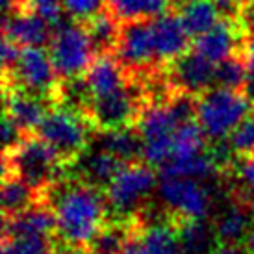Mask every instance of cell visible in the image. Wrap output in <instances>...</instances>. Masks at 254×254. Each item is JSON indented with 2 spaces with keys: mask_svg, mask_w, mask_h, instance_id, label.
Masks as SVG:
<instances>
[{
  "mask_svg": "<svg viewBox=\"0 0 254 254\" xmlns=\"http://www.w3.org/2000/svg\"><path fill=\"white\" fill-rule=\"evenodd\" d=\"M41 202H47L56 215V240L74 247L87 249L110 219L104 190L72 173H65L43 195Z\"/></svg>",
  "mask_w": 254,
  "mask_h": 254,
  "instance_id": "6da1fadb",
  "label": "cell"
},
{
  "mask_svg": "<svg viewBox=\"0 0 254 254\" xmlns=\"http://www.w3.org/2000/svg\"><path fill=\"white\" fill-rule=\"evenodd\" d=\"M36 134L52 148L62 167L69 171L89 150L97 132L84 113L54 106L43 119Z\"/></svg>",
  "mask_w": 254,
  "mask_h": 254,
  "instance_id": "7a4b0ae2",
  "label": "cell"
},
{
  "mask_svg": "<svg viewBox=\"0 0 254 254\" xmlns=\"http://www.w3.org/2000/svg\"><path fill=\"white\" fill-rule=\"evenodd\" d=\"M65 173L52 148L37 134L26 135L15 150L2 156V175H15L36 191L39 200Z\"/></svg>",
  "mask_w": 254,
  "mask_h": 254,
  "instance_id": "3957f363",
  "label": "cell"
},
{
  "mask_svg": "<svg viewBox=\"0 0 254 254\" xmlns=\"http://www.w3.org/2000/svg\"><path fill=\"white\" fill-rule=\"evenodd\" d=\"M156 167L147 162L128 163L123 167L113 182L106 188V200L110 208V219L132 223L148 206L152 193L158 190Z\"/></svg>",
  "mask_w": 254,
  "mask_h": 254,
  "instance_id": "277c9868",
  "label": "cell"
},
{
  "mask_svg": "<svg viewBox=\"0 0 254 254\" xmlns=\"http://www.w3.org/2000/svg\"><path fill=\"white\" fill-rule=\"evenodd\" d=\"M145 104H147V95L143 80L130 76L128 84L119 87L117 91L91 97L85 117L97 134L135 128Z\"/></svg>",
  "mask_w": 254,
  "mask_h": 254,
  "instance_id": "5b68a950",
  "label": "cell"
},
{
  "mask_svg": "<svg viewBox=\"0 0 254 254\" xmlns=\"http://www.w3.org/2000/svg\"><path fill=\"white\" fill-rule=\"evenodd\" d=\"M254 106L243 91L212 87L197 99V121L210 143L228 139Z\"/></svg>",
  "mask_w": 254,
  "mask_h": 254,
  "instance_id": "8992f818",
  "label": "cell"
},
{
  "mask_svg": "<svg viewBox=\"0 0 254 254\" xmlns=\"http://www.w3.org/2000/svg\"><path fill=\"white\" fill-rule=\"evenodd\" d=\"M2 87H15L34 97L47 100L50 106H58L62 78L58 76L50 54L45 49L21 50V58L9 74H2Z\"/></svg>",
  "mask_w": 254,
  "mask_h": 254,
  "instance_id": "52a82bcc",
  "label": "cell"
},
{
  "mask_svg": "<svg viewBox=\"0 0 254 254\" xmlns=\"http://www.w3.org/2000/svg\"><path fill=\"white\" fill-rule=\"evenodd\" d=\"M215 191L217 188L202 180L160 175L156 193L163 210L178 221H206L213 208Z\"/></svg>",
  "mask_w": 254,
  "mask_h": 254,
  "instance_id": "ba28073f",
  "label": "cell"
},
{
  "mask_svg": "<svg viewBox=\"0 0 254 254\" xmlns=\"http://www.w3.org/2000/svg\"><path fill=\"white\" fill-rule=\"evenodd\" d=\"M49 54L62 80L85 76L97 60V52L85 26L74 21L64 22L54 30Z\"/></svg>",
  "mask_w": 254,
  "mask_h": 254,
  "instance_id": "9c48e42d",
  "label": "cell"
},
{
  "mask_svg": "<svg viewBox=\"0 0 254 254\" xmlns=\"http://www.w3.org/2000/svg\"><path fill=\"white\" fill-rule=\"evenodd\" d=\"M115 56L130 76L147 80L163 71L158 62L152 34V21H137L123 24Z\"/></svg>",
  "mask_w": 254,
  "mask_h": 254,
  "instance_id": "30bf717a",
  "label": "cell"
},
{
  "mask_svg": "<svg viewBox=\"0 0 254 254\" xmlns=\"http://www.w3.org/2000/svg\"><path fill=\"white\" fill-rule=\"evenodd\" d=\"M178 123L165 102H147L137 123L143 139V160L156 169H162L173 152V139Z\"/></svg>",
  "mask_w": 254,
  "mask_h": 254,
  "instance_id": "8fae6325",
  "label": "cell"
},
{
  "mask_svg": "<svg viewBox=\"0 0 254 254\" xmlns=\"http://www.w3.org/2000/svg\"><path fill=\"white\" fill-rule=\"evenodd\" d=\"M215 67L217 65L191 49L169 67H165V74L171 87L190 93L193 97H200L202 93L215 87Z\"/></svg>",
  "mask_w": 254,
  "mask_h": 254,
  "instance_id": "7c38bea8",
  "label": "cell"
},
{
  "mask_svg": "<svg viewBox=\"0 0 254 254\" xmlns=\"http://www.w3.org/2000/svg\"><path fill=\"white\" fill-rule=\"evenodd\" d=\"M245 39H247V34L240 21L221 19L210 32H206L204 36L197 37L193 41V49L200 56L217 65L225 62L226 58L241 52Z\"/></svg>",
  "mask_w": 254,
  "mask_h": 254,
  "instance_id": "4fadbf2b",
  "label": "cell"
},
{
  "mask_svg": "<svg viewBox=\"0 0 254 254\" xmlns=\"http://www.w3.org/2000/svg\"><path fill=\"white\" fill-rule=\"evenodd\" d=\"M152 34H154L158 62L163 69L169 67L173 62H177L178 58L193 49L191 36L188 34L177 9H171L167 13H163L162 17L154 19L152 21Z\"/></svg>",
  "mask_w": 254,
  "mask_h": 254,
  "instance_id": "5bb4252c",
  "label": "cell"
},
{
  "mask_svg": "<svg viewBox=\"0 0 254 254\" xmlns=\"http://www.w3.org/2000/svg\"><path fill=\"white\" fill-rule=\"evenodd\" d=\"M4 39L13 41L21 49H45L49 47L54 36V30L43 17L34 11H21V13L4 15L2 26Z\"/></svg>",
  "mask_w": 254,
  "mask_h": 254,
  "instance_id": "9a60e30c",
  "label": "cell"
},
{
  "mask_svg": "<svg viewBox=\"0 0 254 254\" xmlns=\"http://www.w3.org/2000/svg\"><path fill=\"white\" fill-rule=\"evenodd\" d=\"M4 115H7L24 134H36L43 119L52 110L47 100L15 87H2Z\"/></svg>",
  "mask_w": 254,
  "mask_h": 254,
  "instance_id": "2e32d148",
  "label": "cell"
},
{
  "mask_svg": "<svg viewBox=\"0 0 254 254\" xmlns=\"http://www.w3.org/2000/svg\"><path fill=\"white\" fill-rule=\"evenodd\" d=\"M127 163L119 160L117 156L108 152L104 148L89 147L80 162L71 167L72 175H76L80 180L91 184L95 188L106 191V188L113 182V178L119 175Z\"/></svg>",
  "mask_w": 254,
  "mask_h": 254,
  "instance_id": "e0dca14e",
  "label": "cell"
},
{
  "mask_svg": "<svg viewBox=\"0 0 254 254\" xmlns=\"http://www.w3.org/2000/svg\"><path fill=\"white\" fill-rule=\"evenodd\" d=\"M254 223V210L240 202L228 200L223 213L213 223L221 247H245Z\"/></svg>",
  "mask_w": 254,
  "mask_h": 254,
  "instance_id": "ac0fdd59",
  "label": "cell"
},
{
  "mask_svg": "<svg viewBox=\"0 0 254 254\" xmlns=\"http://www.w3.org/2000/svg\"><path fill=\"white\" fill-rule=\"evenodd\" d=\"M21 236L56 238V215L47 202H37L26 212L4 219L2 238H21Z\"/></svg>",
  "mask_w": 254,
  "mask_h": 254,
  "instance_id": "d6986e66",
  "label": "cell"
},
{
  "mask_svg": "<svg viewBox=\"0 0 254 254\" xmlns=\"http://www.w3.org/2000/svg\"><path fill=\"white\" fill-rule=\"evenodd\" d=\"M128 80H130V74L121 65L115 54L97 56L91 69L85 74V82H87L91 97H100L106 93L117 91L119 87L128 84Z\"/></svg>",
  "mask_w": 254,
  "mask_h": 254,
  "instance_id": "ffe728a7",
  "label": "cell"
},
{
  "mask_svg": "<svg viewBox=\"0 0 254 254\" xmlns=\"http://www.w3.org/2000/svg\"><path fill=\"white\" fill-rule=\"evenodd\" d=\"M91 147L104 148L119 160L127 163L145 162L143 160V139L137 127L125 128L117 132H106V134H95Z\"/></svg>",
  "mask_w": 254,
  "mask_h": 254,
  "instance_id": "44dd1931",
  "label": "cell"
},
{
  "mask_svg": "<svg viewBox=\"0 0 254 254\" xmlns=\"http://www.w3.org/2000/svg\"><path fill=\"white\" fill-rule=\"evenodd\" d=\"M108 9L121 24L154 21L173 9V0H108Z\"/></svg>",
  "mask_w": 254,
  "mask_h": 254,
  "instance_id": "7402d4cb",
  "label": "cell"
},
{
  "mask_svg": "<svg viewBox=\"0 0 254 254\" xmlns=\"http://www.w3.org/2000/svg\"><path fill=\"white\" fill-rule=\"evenodd\" d=\"M208 137L204 135L202 128L198 125V121H190L184 123L177 128L175 139H173V152L167 163H180L193 160L197 156L208 152ZM165 163V165H167ZM160 171V169H158Z\"/></svg>",
  "mask_w": 254,
  "mask_h": 254,
  "instance_id": "603a6c76",
  "label": "cell"
},
{
  "mask_svg": "<svg viewBox=\"0 0 254 254\" xmlns=\"http://www.w3.org/2000/svg\"><path fill=\"white\" fill-rule=\"evenodd\" d=\"M178 236L184 254H215L221 247L215 228L206 221H182Z\"/></svg>",
  "mask_w": 254,
  "mask_h": 254,
  "instance_id": "cb8c5ba5",
  "label": "cell"
},
{
  "mask_svg": "<svg viewBox=\"0 0 254 254\" xmlns=\"http://www.w3.org/2000/svg\"><path fill=\"white\" fill-rule=\"evenodd\" d=\"M191 39L204 36L221 21V15L213 0H191L177 9Z\"/></svg>",
  "mask_w": 254,
  "mask_h": 254,
  "instance_id": "d4e9b609",
  "label": "cell"
},
{
  "mask_svg": "<svg viewBox=\"0 0 254 254\" xmlns=\"http://www.w3.org/2000/svg\"><path fill=\"white\" fill-rule=\"evenodd\" d=\"M84 26L87 30V34H89V37H91V43L93 47H95L97 56L115 54L121 39L123 24L113 17L110 9L102 11L97 17H93L91 21L85 22Z\"/></svg>",
  "mask_w": 254,
  "mask_h": 254,
  "instance_id": "484cf974",
  "label": "cell"
},
{
  "mask_svg": "<svg viewBox=\"0 0 254 254\" xmlns=\"http://www.w3.org/2000/svg\"><path fill=\"white\" fill-rule=\"evenodd\" d=\"M41 202L37 193L15 175H2V219L15 217Z\"/></svg>",
  "mask_w": 254,
  "mask_h": 254,
  "instance_id": "4316f807",
  "label": "cell"
},
{
  "mask_svg": "<svg viewBox=\"0 0 254 254\" xmlns=\"http://www.w3.org/2000/svg\"><path fill=\"white\" fill-rule=\"evenodd\" d=\"M135 230V221L125 223L108 219V223L99 230V234L87 245V254H119L128 238Z\"/></svg>",
  "mask_w": 254,
  "mask_h": 254,
  "instance_id": "83f0119b",
  "label": "cell"
},
{
  "mask_svg": "<svg viewBox=\"0 0 254 254\" xmlns=\"http://www.w3.org/2000/svg\"><path fill=\"white\" fill-rule=\"evenodd\" d=\"M247 62L243 56V50L226 58L225 62L215 67V87H225L234 91H243L247 84Z\"/></svg>",
  "mask_w": 254,
  "mask_h": 254,
  "instance_id": "f1b7e54d",
  "label": "cell"
},
{
  "mask_svg": "<svg viewBox=\"0 0 254 254\" xmlns=\"http://www.w3.org/2000/svg\"><path fill=\"white\" fill-rule=\"evenodd\" d=\"M54 241L50 236L2 238V254H54Z\"/></svg>",
  "mask_w": 254,
  "mask_h": 254,
  "instance_id": "f546056e",
  "label": "cell"
},
{
  "mask_svg": "<svg viewBox=\"0 0 254 254\" xmlns=\"http://www.w3.org/2000/svg\"><path fill=\"white\" fill-rule=\"evenodd\" d=\"M226 143L236 158L254 156V110L234 128Z\"/></svg>",
  "mask_w": 254,
  "mask_h": 254,
  "instance_id": "4dcf8cb0",
  "label": "cell"
},
{
  "mask_svg": "<svg viewBox=\"0 0 254 254\" xmlns=\"http://www.w3.org/2000/svg\"><path fill=\"white\" fill-rule=\"evenodd\" d=\"M62 6L65 13L71 17V21L85 24L93 17L106 11L108 0H62Z\"/></svg>",
  "mask_w": 254,
  "mask_h": 254,
  "instance_id": "1f68e13d",
  "label": "cell"
},
{
  "mask_svg": "<svg viewBox=\"0 0 254 254\" xmlns=\"http://www.w3.org/2000/svg\"><path fill=\"white\" fill-rule=\"evenodd\" d=\"M26 7L49 22L50 26L64 24V6L62 0H26Z\"/></svg>",
  "mask_w": 254,
  "mask_h": 254,
  "instance_id": "d6a6232c",
  "label": "cell"
},
{
  "mask_svg": "<svg viewBox=\"0 0 254 254\" xmlns=\"http://www.w3.org/2000/svg\"><path fill=\"white\" fill-rule=\"evenodd\" d=\"M243 56H245V62H247V72H249L247 84H245L243 93L247 95V99L251 100V104L254 106V36H249L245 39Z\"/></svg>",
  "mask_w": 254,
  "mask_h": 254,
  "instance_id": "836d02e7",
  "label": "cell"
},
{
  "mask_svg": "<svg viewBox=\"0 0 254 254\" xmlns=\"http://www.w3.org/2000/svg\"><path fill=\"white\" fill-rule=\"evenodd\" d=\"M21 47L9 39H2V74H9L21 58Z\"/></svg>",
  "mask_w": 254,
  "mask_h": 254,
  "instance_id": "e575fe53",
  "label": "cell"
},
{
  "mask_svg": "<svg viewBox=\"0 0 254 254\" xmlns=\"http://www.w3.org/2000/svg\"><path fill=\"white\" fill-rule=\"evenodd\" d=\"M2 7H4V15L30 11L28 7H26V0H2Z\"/></svg>",
  "mask_w": 254,
  "mask_h": 254,
  "instance_id": "d590c367",
  "label": "cell"
},
{
  "mask_svg": "<svg viewBox=\"0 0 254 254\" xmlns=\"http://www.w3.org/2000/svg\"><path fill=\"white\" fill-rule=\"evenodd\" d=\"M54 254H87V249L74 247V245H67L62 241H54Z\"/></svg>",
  "mask_w": 254,
  "mask_h": 254,
  "instance_id": "8d00e7d4",
  "label": "cell"
},
{
  "mask_svg": "<svg viewBox=\"0 0 254 254\" xmlns=\"http://www.w3.org/2000/svg\"><path fill=\"white\" fill-rule=\"evenodd\" d=\"M215 254H247V251L240 247H219Z\"/></svg>",
  "mask_w": 254,
  "mask_h": 254,
  "instance_id": "74e56055",
  "label": "cell"
},
{
  "mask_svg": "<svg viewBox=\"0 0 254 254\" xmlns=\"http://www.w3.org/2000/svg\"><path fill=\"white\" fill-rule=\"evenodd\" d=\"M245 251L247 254H254V223H253V228H251V234H249L247 241H245Z\"/></svg>",
  "mask_w": 254,
  "mask_h": 254,
  "instance_id": "f35d334b",
  "label": "cell"
},
{
  "mask_svg": "<svg viewBox=\"0 0 254 254\" xmlns=\"http://www.w3.org/2000/svg\"><path fill=\"white\" fill-rule=\"evenodd\" d=\"M188 2H191V0H173V9H178V7H182Z\"/></svg>",
  "mask_w": 254,
  "mask_h": 254,
  "instance_id": "ab89813d",
  "label": "cell"
}]
</instances>
